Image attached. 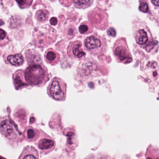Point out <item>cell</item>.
Wrapping results in <instances>:
<instances>
[{"mask_svg":"<svg viewBox=\"0 0 159 159\" xmlns=\"http://www.w3.org/2000/svg\"><path fill=\"white\" fill-rule=\"evenodd\" d=\"M76 7L79 9H85L92 5L93 1H73Z\"/></svg>","mask_w":159,"mask_h":159,"instance_id":"19","label":"cell"},{"mask_svg":"<svg viewBox=\"0 0 159 159\" xmlns=\"http://www.w3.org/2000/svg\"><path fill=\"white\" fill-rule=\"evenodd\" d=\"M84 47L90 54L99 56L104 54L108 51V42L103 36L94 34L85 38Z\"/></svg>","mask_w":159,"mask_h":159,"instance_id":"3","label":"cell"},{"mask_svg":"<svg viewBox=\"0 0 159 159\" xmlns=\"http://www.w3.org/2000/svg\"><path fill=\"white\" fill-rule=\"evenodd\" d=\"M32 1H17L20 8L22 9L28 8L31 5Z\"/></svg>","mask_w":159,"mask_h":159,"instance_id":"22","label":"cell"},{"mask_svg":"<svg viewBox=\"0 0 159 159\" xmlns=\"http://www.w3.org/2000/svg\"><path fill=\"white\" fill-rule=\"evenodd\" d=\"M157 60H158V62H159V56H158V57H157Z\"/></svg>","mask_w":159,"mask_h":159,"instance_id":"27","label":"cell"},{"mask_svg":"<svg viewBox=\"0 0 159 159\" xmlns=\"http://www.w3.org/2000/svg\"><path fill=\"white\" fill-rule=\"evenodd\" d=\"M1 133L7 140H15L17 137V134L14 126L7 118L2 119L1 121Z\"/></svg>","mask_w":159,"mask_h":159,"instance_id":"9","label":"cell"},{"mask_svg":"<svg viewBox=\"0 0 159 159\" xmlns=\"http://www.w3.org/2000/svg\"><path fill=\"white\" fill-rule=\"evenodd\" d=\"M18 159H39V152L32 146L24 147Z\"/></svg>","mask_w":159,"mask_h":159,"instance_id":"13","label":"cell"},{"mask_svg":"<svg viewBox=\"0 0 159 159\" xmlns=\"http://www.w3.org/2000/svg\"><path fill=\"white\" fill-rule=\"evenodd\" d=\"M35 144L43 154H46L54 150L56 146L55 141L50 136L41 131V135Z\"/></svg>","mask_w":159,"mask_h":159,"instance_id":"7","label":"cell"},{"mask_svg":"<svg viewBox=\"0 0 159 159\" xmlns=\"http://www.w3.org/2000/svg\"><path fill=\"white\" fill-rule=\"evenodd\" d=\"M67 55L70 58L76 60H81L85 58L86 53L83 50L80 41L70 42L67 48Z\"/></svg>","mask_w":159,"mask_h":159,"instance_id":"8","label":"cell"},{"mask_svg":"<svg viewBox=\"0 0 159 159\" xmlns=\"http://www.w3.org/2000/svg\"><path fill=\"white\" fill-rule=\"evenodd\" d=\"M50 24L52 25L55 26L58 24V19L56 17H53L51 18L50 20Z\"/></svg>","mask_w":159,"mask_h":159,"instance_id":"25","label":"cell"},{"mask_svg":"<svg viewBox=\"0 0 159 159\" xmlns=\"http://www.w3.org/2000/svg\"><path fill=\"white\" fill-rule=\"evenodd\" d=\"M159 44V43H158V41H156V40H153V42L151 43L150 44H148V45L146 46L144 48V49L147 52H150L151 51H152V50L153 49V48L154 47H155L156 46H159V45H158Z\"/></svg>","mask_w":159,"mask_h":159,"instance_id":"23","label":"cell"},{"mask_svg":"<svg viewBox=\"0 0 159 159\" xmlns=\"http://www.w3.org/2000/svg\"><path fill=\"white\" fill-rule=\"evenodd\" d=\"M9 39L8 34L5 30L1 29V46H3L9 43Z\"/></svg>","mask_w":159,"mask_h":159,"instance_id":"20","label":"cell"},{"mask_svg":"<svg viewBox=\"0 0 159 159\" xmlns=\"http://www.w3.org/2000/svg\"><path fill=\"white\" fill-rule=\"evenodd\" d=\"M151 2L155 7L159 8V0H152Z\"/></svg>","mask_w":159,"mask_h":159,"instance_id":"26","label":"cell"},{"mask_svg":"<svg viewBox=\"0 0 159 159\" xmlns=\"http://www.w3.org/2000/svg\"><path fill=\"white\" fill-rule=\"evenodd\" d=\"M112 51L115 60L119 63L127 65L133 61V57L125 37L117 39L113 44Z\"/></svg>","mask_w":159,"mask_h":159,"instance_id":"5","label":"cell"},{"mask_svg":"<svg viewBox=\"0 0 159 159\" xmlns=\"http://www.w3.org/2000/svg\"><path fill=\"white\" fill-rule=\"evenodd\" d=\"M67 85L59 77L52 78L47 88L49 96L55 100L62 101L66 97Z\"/></svg>","mask_w":159,"mask_h":159,"instance_id":"6","label":"cell"},{"mask_svg":"<svg viewBox=\"0 0 159 159\" xmlns=\"http://www.w3.org/2000/svg\"><path fill=\"white\" fill-rule=\"evenodd\" d=\"M57 38V32L55 29L49 25H46L35 32L33 42L37 47L44 48L53 43Z\"/></svg>","mask_w":159,"mask_h":159,"instance_id":"4","label":"cell"},{"mask_svg":"<svg viewBox=\"0 0 159 159\" xmlns=\"http://www.w3.org/2000/svg\"><path fill=\"white\" fill-rule=\"evenodd\" d=\"M40 135L41 131L30 126L26 127L23 133V135L26 141L30 142L37 141L40 137Z\"/></svg>","mask_w":159,"mask_h":159,"instance_id":"12","label":"cell"},{"mask_svg":"<svg viewBox=\"0 0 159 159\" xmlns=\"http://www.w3.org/2000/svg\"><path fill=\"white\" fill-rule=\"evenodd\" d=\"M107 33H108V35L109 36L114 37V36H116V30H115V28L112 27H111L109 28L108 29V31H107Z\"/></svg>","mask_w":159,"mask_h":159,"instance_id":"24","label":"cell"},{"mask_svg":"<svg viewBox=\"0 0 159 159\" xmlns=\"http://www.w3.org/2000/svg\"><path fill=\"white\" fill-rule=\"evenodd\" d=\"M4 60L7 64L16 67L22 66L25 62L24 57L21 53L9 54L5 56Z\"/></svg>","mask_w":159,"mask_h":159,"instance_id":"11","label":"cell"},{"mask_svg":"<svg viewBox=\"0 0 159 159\" xmlns=\"http://www.w3.org/2000/svg\"><path fill=\"white\" fill-rule=\"evenodd\" d=\"M25 77L30 85L38 87L45 85L50 79L48 70L42 63L29 65L25 70Z\"/></svg>","mask_w":159,"mask_h":159,"instance_id":"1","label":"cell"},{"mask_svg":"<svg viewBox=\"0 0 159 159\" xmlns=\"http://www.w3.org/2000/svg\"><path fill=\"white\" fill-rule=\"evenodd\" d=\"M44 59L48 64L55 66L60 61V55L54 49L50 48L45 51Z\"/></svg>","mask_w":159,"mask_h":159,"instance_id":"14","label":"cell"},{"mask_svg":"<svg viewBox=\"0 0 159 159\" xmlns=\"http://www.w3.org/2000/svg\"><path fill=\"white\" fill-rule=\"evenodd\" d=\"M49 15H50V13L47 10L41 9L36 11L35 17L39 22L44 23L48 20Z\"/></svg>","mask_w":159,"mask_h":159,"instance_id":"17","label":"cell"},{"mask_svg":"<svg viewBox=\"0 0 159 159\" xmlns=\"http://www.w3.org/2000/svg\"><path fill=\"white\" fill-rule=\"evenodd\" d=\"M80 33L82 34H89L93 31V27L91 23L88 21H85L81 23L78 28Z\"/></svg>","mask_w":159,"mask_h":159,"instance_id":"18","label":"cell"},{"mask_svg":"<svg viewBox=\"0 0 159 159\" xmlns=\"http://www.w3.org/2000/svg\"><path fill=\"white\" fill-rule=\"evenodd\" d=\"M26 58L30 65L40 64L42 62V58L38 52L34 50H28L25 52Z\"/></svg>","mask_w":159,"mask_h":159,"instance_id":"15","label":"cell"},{"mask_svg":"<svg viewBox=\"0 0 159 159\" xmlns=\"http://www.w3.org/2000/svg\"><path fill=\"white\" fill-rule=\"evenodd\" d=\"M12 78L13 84L16 90H21L30 85L26 80L25 71L23 70H19L16 71L13 74Z\"/></svg>","mask_w":159,"mask_h":159,"instance_id":"10","label":"cell"},{"mask_svg":"<svg viewBox=\"0 0 159 159\" xmlns=\"http://www.w3.org/2000/svg\"><path fill=\"white\" fill-rule=\"evenodd\" d=\"M146 159H159V150L157 147L150 146L146 153Z\"/></svg>","mask_w":159,"mask_h":159,"instance_id":"16","label":"cell"},{"mask_svg":"<svg viewBox=\"0 0 159 159\" xmlns=\"http://www.w3.org/2000/svg\"><path fill=\"white\" fill-rule=\"evenodd\" d=\"M133 31L136 43L141 47L144 48L154 40L150 29L146 23L141 20L134 22Z\"/></svg>","mask_w":159,"mask_h":159,"instance_id":"2","label":"cell"},{"mask_svg":"<svg viewBox=\"0 0 159 159\" xmlns=\"http://www.w3.org/2000/svg\"><path fill=\"white\" fill-rule=\"evenodd\" d=\"M139 10L143 13H147L150 11V7L148 3L146 1L140 2L139 6Z\"/></svg>","mask_w":159,"mask_h":159,"instance_id":"21","label":"cell"}]
</instances>
